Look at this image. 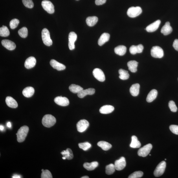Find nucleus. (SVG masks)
Returning <instances> with one entry per match:
<instances>
[{
	"label": "nucleus",
	"instance_id": "nucleus-25",
	"mask_svg": "<svg viewBox=\"0 0 178 178\" xmlns=\"http://www.w3.org/2000/svg\"><path fill=\"white\" fill-rule=\"evenodd\" d=\"M158 92L157 90L153 89L149 92L146 98V101L148 103L152 102L157 98Z\"/></svg>",
	"mask_w": 178,
	"mask_h": 178
},
{
	"label": "nucleus",
	"instance_id": "nucleus-32",
	"mask_svg": "<svg viewBox=\"0 0 178 178\" xmlns=\"http://www.w3.org/2000/svg\"><path fill=\"white\" fill-rule=\"evenodd\" d=\"M97 145L103 150H108L112 148V146L109 142L104 141H101L98 142Z\"/></svg>",
	"mask_w": 178,
	"mask_h": 178
},
{
	"label": "nucleus",
	"instance_id": "nucleus-18",
	"mask_svg": "<svg viewBox=\"0 0 178 178\" xmlns=\"http://www.w3.org/2000/svg\"><path fill=\"white\" fill-rule=\"evenodd\" d=\"M50 64L54 69L58 71L63 70L66 69L65 66L60 63H59L54 59H52L50 62Z\"/></svg>",
	"mask_w": 178,
	"mask_h": 178
},
{
	"label": "nucleus",
	"instance_id": "nucleus-40",
	"mask_svg": "<svg viewBox=\"0 0 178 178\" xmlns=\"http://www.w3.org/2000/svg\"><path fill=\"white\" fill-rule=\"evenodd\" d=\"M143 173L141 171H136L132 173L128 177L129 178H138L142 177Z\"/></svg>",
	"mask_w": 178,
	"mask_h": 178
},
{
	"label": "nucleus",
	"instance_id": "nucleus-38",
	"mask_svg": "<svg viewBox=\"0 0 178 178\" xmlns=\"http://www.w3.org/2000/svg\"><path fill=\"white\" fill-rule=\"evenodd\" d=\"M18 33L19 36L22 38H26L28 36V29L26 27H23L19 30Z\"/></svg>",
	"mask_w": 178,
	"mask_h": 178
},
{
	"label": "nucleus",
	"instance_id": "nucleus-9",
	"mask_svg": "<svg viewBox=\"0 0 178 178\" xmlns=\"http://www.w3.org/2000/svg\"><path fill=\"white\" fill-rule=\"evenodd\" d=\"M89 126V123L86 120H81L77 124V130L80 132L82 133L85 131Z\"/></svg>",
	"mask_w": 178,
	"mask_h": 178
},
{
	"label": "nucleus",
	"instance_id": "nucleus-44",
	"mask_svg": "<svg viewBox=\"0 0 178 178\" xmlns=\"http://www.w3.org/2000/svg\"><path fill=\"white\" fill-rule=\"evenodd\" d=\"M169 106L171 111L173 112H176L177 111V108L175 103L173 101H170L169 103Z\"/></svg>",
	"mask_w": 178,
	"mask_h": 178
},
{
	"label": "nucleus",
	"instance_id": "nucleus-51",
	"mask_svg": "<svg viewBox=\"0 0 178 178\" xmlns=\"http://www.w3.org/2000/svg\"><path fill=\"white\" fill-rule=\"evenodd\" d=\"M82 178H89V177L88 176H85L83 177H81Z\"/></svg>",
	"mask_w": 178,
	"mask_h": 178
},
{
	"label": "nucleus",
	"instance_id": "nucleus-31",
	"mask_svg": "<svg viewBox=\"0 0 178 178\" xmlns=\"http://www.w3.org/2000/svg\"><path fill=\"white\" fill-rule=\"evenodd\" d=\"M98 17L96 16L88 17L86 20L87 25L89 26H93L97 23Z\"/></svg>",
	"mask_w": 178,
	"mask_h": 178
},
{
	"label": "nucleus",
	"instance_id": "nucleus-33",
	"mask_svg": "<svg viewBox=\"0 0 178 178\" xmlns=\"http://www.w3.org/2000/svg\"><path fill=\"white\" fill-rule=\"evenodd\" d=\"M61 153L68 160H71L73 158V153L71 149L68 148L66 150L61 152Z\"/></svg>",
	"mask_w": 178,
	"mask_h": 178
},
{
	"label": "nucleus",
	"instance_id": "nucleus-13",
	"mask_svg": "<svg viewBox=\"0 0 178 178\" xmlns=\"http://www.w3.org/2000/svg\"><path fill=\"white\" fill-rule=\"evenodd\" d=\"M54 101L57 104L62 106H67L69 104V99L61 96L57 97L55 98Z\"/></svg>",
	"mask_w": 178,
	"mask_h": 178
},
{
	"label": "nucleus",
	"instance_id": "nucleus-39",
	"mask_svg": "<svg viewBox=\"0 0 178 178\" xmlns=\"http://www.w3.org/2000/svg\"><path fill=\"white\" fill-rule=\"evenodd\" d=\"M79 148L84 151H87L91 148V145L89 142L80 143L79 144Z\"/></svg>",
	"mask_w": 178,
	"mask_h": 178
},
{
	"label": "nucleus",
	"instance_id": "nucleus-56",
	"mask_svg": "<svg viewBox=\"0 0 178 178\" xmlns=\"http://www.w3.org/2000/svg\"></svg>",
	"mask_w": 178,
	"mask_h": 178
},
{
	"label": "nucleus",
	"instance_id": "nucleus-52",
	"mask_svg": "<svg viewBox=\"0 0 178 178\" xmlns=\"http://www.w3.org/2000/svg\"><path fill=\"white\" fill-rule=\"evenodd\" d=\"M62 159L63 160H65L66 159V158L65 157H62Z\"/></svg>",
	"mask_w": 178,
	"mask_h": 178
},
{
	"label": "nucleus",
	"instance_id": "nucleus-29",
	"mask_svg": "<svg viewBox=\"0 0 178 178\" xmlns=\"http://www.w3.org/2000/svg\"><path fill=\"white\" fill-rule=\"evenodd\" d=\"M127 48L124 46L120 45L117 46L115 48V53L118 55L122 56L126 53Z\"/></svg>",
	"mask_w": 178,
	"mask_h": 178
},
{
	"label": "nucleus",
	"instance_id": "nucleus-42",
	"mask_svg": "<svg viewBox=\"0 0 178 178\" xmlns=\"http://www.w3.org/2000/svg\"><path fill=\"white\" fill-rule=\"evenodd\" d=\"M22 2L26 7L32 8L34 6V4L32 0H22Z\"/></svg>",
	"mask_w": 178,
	"mask_h": 178
},
{
	"label": "nucleus",
	"instance_id": "nucleus-2",
	"mask_svg": "<svg viewBox=\"0 0 178 178\" xmlns=\"http://www.w3.org/2000/svg\"><path fill=\"white\" fill-rule=\"evenodd\" d=\"M56 122L55 118L51 115H46L44 116L42 120L43 125L48 128L54 126Z\"/></svg>",
	"mask_w": 178,
	"mask_h": 178
},
{
	"label": "nucleus",
	"instance_id": "nucleus-21",
	"mask_svg": "<svg viewBox=\"0 0 178 178\" xmlns=\"http://www.w3.org/2000/svg\"><path fill=\"white\" fill-rule=\"evenodd\" d=\"M5 101L7 105L11 108H16L18 106L16 101L11 97L8 96L6 97Z\"/></svg>",
	"mask_w": 178,
	"mask_h": 178
},
{
	"label": "nucleus",
	"instance_id": "nucleus-8",
	"mask_svg": "<svg viewBox=\"0 0 178 178\" xmlns=\"http://www.w3.org/2000/svg\"><path fill=\"white\" fill-rule=\"evenodd\" d=\"M42 6L44 9L50 14L54 12V6L51 2L47 0H44L42 2Z\"/></svg>",
	"mask_w": 178,
	"mask_h": 178
},
{
	"label": "nucleus",
	"instance_id": "nucleus-47",
	"mask_svg": "<svg viewBox=\"0 0 178 178\" xmlns=\"http://www.w3.org/2000/svg\"><path fill=\"white\" fill-rule=\"evenodd\" d=\"M173 47L177 51H178V39H176L173 42Z\"/></svg>",
	"mask_w": 178,
	"mask_h": 178
},
{
	"label": "nucleus",
	"instance_id": "nucleus-30",
	"mask_svg": "<svg viewBox=\"0 0 178 178\" xmlns=\"http://www.w3.org/2000/svg\"><path fill=\"white\" fill-rule=\"evenodd\" d=\"M130 146L133 148H138L141 146V144L138 141L137 138L135 136H132V141Z\"/></svg>",
	"mask_w": 178,
	"mask_h": 178
},
{
	"label": "nucleus",
	"instance_id": "nucleus-14",
	"mask_svg": "<svg viewBox=\"0 0 178 178\" xmlns=\"http://www.w3.org/2000/svg\"><path fill=\"white\" fill-rule=\"evenodd\" d=\"M160 24H161V21L160 20H157L154 22L147 26L146 30L148 32H154L158 29Z\"/></svg>",
	"mask_w": 178,
	"mask_h": 178
},
{
	"label": "nucleus",
	"instance_id": "nucleus-35",
	"mask_svg": "<svg viewBox=\"0 0 178 178\" xmlns=\"http://www.w3.org/2000/svg\"><path fill=\"white\" fill-rule=\"evenodd\" d=\"M70 91L74 93H78L83 89L80 86L75 84H72L69 87Z\"/></svg>",
	"mask_w": 178,
	"mask_h": 178
},
{
	"label": "nucleus",
	"instance_id": "nucleus-53",
	"mask_svg": "<svg viewBox=\"0 0 178 178\" xmlns=\"http://www.w3.org/2000/svg\"><path fill=\"white\" fill-rule=\"evenodd\" d=\"M44 170V169H42V171H43Z\"/></svg>",
	"mask_w": 178,
	"mask_h": 178
},
{
	"label": "nucleus",
	"instance_id": "nucleus-46",
	"mask_svg": "<svg viewBox=\"0 0 178 178\" xmlns=\"http://www.w3.org/2000/svg\"><path fill=\"white\" fill-rule=\"evenodd\" d=\"M107 0H95V3L96 5H100L105 3Z\"/></svg>",
	"mask_w": 178,
	"mask_h": 178
},
{
	"label": "nucleus",
	"instance_id": "nucleus-26",
	"mask_svg": "<svg viewBox=\"0 0 178 178\" xmlns=\"http://www.w3.org/2000/svg\"><path fill=\"white\" fill-rule=\"evenodd\" d=\"M98 165V162L96 161L93 162L91 163H85L83 165L84 168L88 171H91L93 170Z\"/></svg>",
	"mask_w": 178,
	"mask_h": 178
},
{
	"label": "nucleus",
	"instance_id": "nucleus-48",
	"mask_svg": "<svg viewBox=\"0 0 178 178\" xmlns=\"http://www.w3.org/2000/svg\"><path fill=\"white\" fill-rule=\"evenodd\" d=\"M21 177V175L17 174H15L12 177L13 178H20Z\"/></svg>",
	"mask_w": 178,
	"mask_h": 178
},
{
	"label": "nucleus",
	"instance_id": "nucleus-10",
	"mask_svg": "<svg viewBox=\"0 0 178 178\" xmlns=\"http://www.w3.org/2000/svg\"><path fill=\"white\" fill-rule=\"evenodd\" d=\"M93 74L97 80L101 82H104L105 80V77L104 72L100 69L96 68L93 70Z\"/></svg>",
	"mask_w": 178,
	"mask_h": 178
},
{
	"label": "nucleus",
	"instance_id": "nucleus-1",
	"mask_svg": "<svg viewBox=\"0 0 178 178\" xmlns=\"http://www.w3.org/2000/svg\"><path fill=\"white\" fill-rule=\"evenodd\" d=\"M28 131L29 128L28 126H24L21 127L16 134L17 141L19 142L24 141L28 135Z\"/></svg>",
	"mask_w": 178,
	"mask_h": 178
},
{
	"label": "nucleus",
	"instance_id": "nucleus-3",
	"mask_svg": "<svg viewBox=\"0 0 178 178\" xmlns=\"http://www.w3.org/2000/svg\"><path fill=\"white\" fill-rule=\"evenodd\" d=\"M42 38L44 44L48 46L52 45V42L50 38L49 31L47 28H44L42 32Z\"/></svg>",
	"mask_w": 178,
	"mask_h": 178
},
{
	"label": "nucleus",
	"instance_id": "nucleus-7",
	"mask_svg": "<svg viewBox=\"0 0 178 178\" xmlns=\"http://www.w3.org/2000/svg\"><path fill=\"white\" fill-rule=\"evenodd\" d=\"M152 148V145L150 144L145 145L138 150V155L140 157H146L150 152Z\"/></svg>",
	"mask_w": 178,
	"mask_h": 178
},
{
	"label": "nucleus",
	"instance_id": "nucleus-23",
	"mask_svg": "<svg viewBox=\"0 0 178 178\" xmlns=\"http://www.w3.org/2000/svg\"><path fill=\"white\" fill-rule=\"evenodd\" d=\"M140 85L138 83H135L131 86L130 92L132 95L133 96H137L139 94Z\"/></svg>",
	"mask_w": 178,
	"mask_h": 178
},
{
	"label": "nucleus",
	"instance_id": "nucleus-37",
	"mask_svg": "<svg viewBox=\"0 0 178 178\" xmlns=\"http://www.w3.org/2000/svg\"><path fill=\"white\" fill-rule=\"evenodd\" d=\"M10 32L7 26H3L0 28V36L3 37H7L9 36Z\"/></svg>",
	"mask_w": 178,
	"mask_h": 178
},
{
	"label": "nucleus",
	"instance_id": "nucleus-27",
	"mask_svg": "<svg viewBox=\"0 0 178 178\" xmlns=\"http://www.w3.org/2000/svg\"><path fill=\"white\" fill-rule=\"evenodd\" d=\"M138 64V62L137 61L131 60L127 63V66L130 71L132 73H135L137 71Z\"/></svg>",
	"mask_w": 178,
	"mask_h": 178
},
{
	"label": "nucleus",
	"instance_id": "nucleus-43",
	"mask_svg": "<svg viewBox=\"0 0 178 178\" xmlns=\"http://www.w3.org/2000/svg\"><path fill=\"white\" fill-rule=\"evenodd\" d=\"M42 178H52V175L50 171L47 170L42 171L41 175Z\"/></svg>",
	"mask_w": 178,
	"mask_h": 178
},
{
	"label": "nucleus",
	"instance_id": "nucleus-12",
	"mask_svg": "<svg viewBox=\"0 0 178 178\" xmlns=\"http://www.w3.org/2000/svg\"><path fill=\"white\" fill-rule=\"evenodd\" d=\"M115 169L117 171H121L124 169L126 166V161L124 157H121L119 159L116 160L115 162Z\"/></svg>",
	"mask_w": 178,
	"mask_h": 178
},
{
	"label": "nucleus",
	"instance_id": "nucleus-5",
	"mask_svg": "<svg viewBox=\"0 0 178 178\" xmlns=\"http://www.w3.org/2000/svg\"><path fill=\"white\" fill-rule=\"evenodd\" d=\"M151 54L153 58H161L164 55L163 50L158 46H154L152 48Z\"/></svg>",
	"mask_w": 178,
	"mask_h": 178
},
{
	"label": "nucleus",
	"instance_id": "nucleus-45",
	"mask_svg": "<svg viewBox=\"0 0 178 178\" xmlns=\"http://www.w3.org/2000/svg\"><path fill=\"white\" fill-rule=\"evenodd\" d=\"M170 130L175 134L178 135V126L177 125H172L170 126Z\"/></svg>",
	"mask_w": 178,
	"mask_h": 178
},
{
	"label": "nucleus",
	"instance_id": "nucleus-50",
	"mask_svg": "<svg viewBox=\"0 0 178 178\" xmlns=\"http://www.w3.org/2000/svg\"><path fill=\"white\" fill-rule=\"evenodd\" d=\"M4 127L3 125H1L0 126V130H1V131H3L4 130Z\"/></svg>",
	"mask_w": 178,
	"mask_h": 178
},
{
	"label": "nucleus",
	"instance_id": "nucleus-4",
	"mask_svg": "<svg viewBox=\"0 0 178 178\" xmlns=\"http://www.w3.org/2000/svg\"><path fill=\"white\" fill-rule=\"evenodd\" d=\"M142 12V8L140 7H132L128 9L127 11V14L130 17L133 18L139 16Z\"/></svg>",
	"mask_w": 178,
	"mask_h": 178
},
{
	"label": "nucleus",
	"instance_id": "nucleus-49",
	"mask_svg": "<svg viewBox=\"0 0 178 178\" xmlns=\"http://www.w3.org/2000/svg\"><path fill=\"white\" fill-rule=\"evenodd\" d=\"M7 127L8 128H11V124L10 122H8L7 124Z\"/></svg>",
	"mask_w": 178,
	"mask_h": 178
},
{
	"label": "nucleus",
	"instance_id": "nucleus-22",
	"mask_svg": "<svg viewBox=\"0 0 178 178\" xmlns=\"http://www.w3.org/2000/svg\"><path fill=\"white\" fill-rule=\"evenodd\" d=\"M114 110V107L111 105H106L101 107L99 111L101 114H109L112 113Z\"/></svg>",
	"mask_w": 178,
	"mask_h": 178
},
{
	"label": "nucleus",
	"instance_id": "nucleus-41",
	"mask_svg": "<svg viewBox=\"0 0 178 178\" xmlns=\"http://www.w3.org/2000/svg\"><path fill=\"white\" fill-rule=\"evenodd\" d=\"M19 21L18 19H14L10 21L9 25L10 27L12 29H14L18 26L19 23Z\"/></svg>",
	"mask_w": 178,
	"mask_h": 178
},
{
	"label": "nucleus",
	"instance_id": "nucleus-28",
	"mask_svg": "<svg viewBox=\"0 0 178 178\" xmlns=\"http://www.w3.org/2000/svg\"><path fill=\"white\" fill-rule=\"evenodd\" d=\"M22 93L23 95L25 97H30L34 95V89L32 87H26L23 90Z\"/></svg>",
	"mask_w": 178,
	"mask_h": 178
},
{
	"label": "nucleus",
	"instance_id": "nucleus-17",
	"mask_svg": "<svg viewBox=\"0 0 178 178\" xmlns=\"http://www.w3.org/2000/svg\"><path fill=\"white\" fill-rule=\"evenodd\" d=\"M95 92V89L93 88H89L86 89L82 90L78 93L79 97L82 98L87 95H93Z\"/></svg>",
	"mask_w": 178,
	"mask_h": 178
},
{
	"label": "nucleus",
	"instance_id": "nucleus-34",
	"mask_svg": "<svg viewBox=\"0 0 178 178\" xmlns=\"http://www.w3.org/2000/svg\"><path fill=\"white\" fill-rule=\"evenodd\" d=\"M119 73L120 74L119 78L122 80H126L129 77L128 72L126 70L123 69L119 70Z\"/></svg>",
	"mask_w": 178,
	"mask_h": 178
},
{
	"label": "nucleus",
	"instance_id": "nucleus-11",
	"mask_svg": "<svg viewBox=\"0 0 178 178\" xmlns=\"http://www.w3.org/2000/svg\"><path fill=\"white\" fill-rule=\"evenodd\" d=\"M77 38V36L75 32H71L69 35V46L70 50H73L75 48V42Z\"/></svg>",
	"mask_w": 178,
	"mask_h": 178
},
{
	"label": "nucleus",
	"instance_id": "nucleus-54",
	"mask_svg": "<svg viewBox=\"0 0 178 178\" xmlns=\"http://www.w3.org/2000/svg\"><path fill=\"white\" fill-rule=\"evenodd\" d=\"M165 160H166L167 159H165Z\"/></svg>",
	"mask_w": 178,
	"mask_h": 178
},
{
	"label": "nucleus",
	"instance_id": "nucleus-15",
	"mask_svg": "<svg viewBox=\"0 0 178 178\" xmlns=\"http://www.w3.org/2000/svg\"><path fill=\"white\" fill-rule=\"evenodd\" d=\"M1 44L4 47L8 50H13L16 48L15 43L8 40H3L1 41Z\"/></svg>",
	"mask_w": 178,
	"mask_h": 178
},
{
	"label": "nucleus",
	"instance_id": "nucleus-16",
	"mask_svg": "<svg viewBox=\"0 0 178 178\" xmlns=\"http://www.w3.org/2000/svg\"><path fill=\"white\" fill-rule=\"evenodd\" d=\"M36 59L34 57H30L26 59L25 63V66L28 69H32L36 65Z\"/></svg>",
	"mask_w": 178,
	"mask_h": 178
},
{
	"label": "nucleus",
	"instance_id": "nucleus-24",
	"mask_svg": "<svg viewBox=\"0 0 178 178\" xmlns=\"http://www.w3.org/2000/svg\"><path fill=\"white\" fill-rule=\"evenodd\" d=\"M110 35L107 33H103L101 36L98 41V45L102 46L109 40Z\"/></svg>",
	"mask_w": 178,
	"mask_h": 178
},
{
	"label": "nucleus",
	"instance_id": "nucleus-6",
	"mask_svg": "<svg viewBox=\"0 0 178 178\" xmlns=\"http://www.w3.org/2000/svg\"><path fill=\"white\" fill-rule=\"evenodd\" d=\"M166 163L165 161H162L158 164L154 172V175L155 177L161 176L164 172L166 168Z\"/></svg>",
	"mask_w": 178,
	"mask_h": 178
},
{
	"label": "nucleus",
	"instance_id": "nucleus-55",
	"mask_svg": "<svg viewBox=\"0 0 178 178\" xmlns=\"http://www.w3.org/2000/svg\"><path fill=\"white\" fill-rule=\"evenodd\" d=\"M77 1H78V0H77Z\"/></svg>",
	"mask_w": 178,
	"mask_h": 178
},
{
	"label": "nucleus",
	"instance_id": "nucleus-20",
	"mask_svg": "<svg viewBox=\"0 0 178 178\" xmlns=\"http://www.w3.org/2000/svg\"><path fill=\"white\" fill-rule=\"evenodd\" d=\"M173 31L172 27L170 26V24L169 22L167 21L165 25L163 26L161 30V32L164 36H167L171 34Z\"/></svg>",
	"mask_w": 178,
	"mask_h": 178
},
{
	"label": "nucleus",
	"instance_id": "nucleus-36",
	"mask_svg": "<svg viewBox=\"0 0 178 178\" xmlns=\"http://www.w3.org/2000/svg\"><path fill=\"white\" fill-rule=\"evenodd\" d=\"M115 165L113 164H110L105 167V173L107 175H111L115 172Z\"/></svg>",
	"mask_w": 178,
	"mask_h": 178
},
{
	"label": "nucleus",
	"instance_id": "nucleus-19",
	"mask_svg": "<svg viewBox=\"0 0 178 178\" xmlns=\"http://www.w3.org/2000/svg\"><path fill=\"white\" fill-rule=\"evenodd\" d=\"M144 49V46L142 44L137 46L132 45L130 48L129 51L131 54H135L137 53H140Z\"/></svg>",
	"mask_w": 178,
	"mask_h": 178
}]
</instances>
